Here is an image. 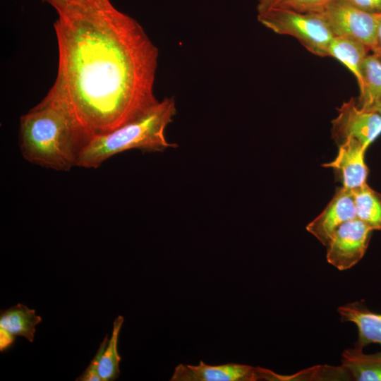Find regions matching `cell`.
<instances>
[{"instance_id": "obj_12", "label": "cell", "mask_w": 381, "mask_h": 381, "mask_svg": "<svg viewBox=\"0 0 381 381\" xmlns=\"http://www.w3.org/2000/svg\"><path fill=\"white\" fill-rule=\"evenodd\" d=\"M337 311L342 321L353 322L358 328L355 347L363 349L370 344L381 345V314L370 310L363 301L341 306Z\"/></svg>"}, {"instance_id": "obj_14", "label": "cell", "mask_w": 381, "mask_h": 381, "mask_svg": "<svg viewBox=\"0 0 381 381\" xmlns=\"http://www.w3.org/2000/svg\"><path fill=\"white\" fill-rule=\"evenodd\" d=\"M369 51L365 44L358 41L334 37L329 45L328 56L344 64L354 75L360 87L362 84L361 67Z\"/></svg>"}, {"instance_id": "obj_6", "label": "cell", "mask_w": 381, "mask_h": 381, "mask_svg": "<svg viewBox=\"0 0 381 381\" xmlns=\"http://www.w3.org/2000/svg\"><path fill=\"white\" fill-rule=\"evenodd\" d=\"M331 133L338 145L353 138L367 150L381 134V116L360 108L356 100L351 98L338 109L337 116L332 121Z\"/></svg>"}, {"instance_id": "obj_13", "label": "cell", "mask_w": 381, "mask_h": 381, "mask_svg": "<svg viewBox=\"0 0 381 381\" xmlns=\"http://www.w3.org/2000/svg\"><path fill=\"white\" fill-rule=\"evenodd\" d=\"M341 363L355 380L381 381V352L366 354L354 346L342 352Z\"/></svg>"}, {"instance_id": "obj_5", "label": "cell", "mask_w": 381, "mask_h": 381, "mask_svg": "<svg viewBox=\"0 0 381 381\" xmlns=\"http://www.w3.org/2000/svg\"><path fill=\"white\" fill-rule=\"evenodd\" d=\"M320 13L334 37L358 41L373 51L381 13L363 11L346 0H331Z\"/></svg>"}, {"instance_id": "obj_17", "label": "cell", "mask_w": 381, "mask_h": 381, "mask_svg": "<svg viewBox=\"0 0 381 381\" xmlns=\"http://www.w3.org/2000/svg\"><path fill=\"white\" fill-rule=\"evenodd\" d=\"M124 318L119 315L114 320L111 339L102 353L99 364V373L102 381H112L116 380L119 375V363L121 356L118 352L119 334L123 323Z\"/></svg>"}, {"instance_id": "obj_18", "label": "cell", "mask_w": 381, "mask_h": 381, "mask_svg": "<svg viewBox=\"0 0 381 381\" xmlns=\"http://www.w3.org/2000/svg\"><path fill=\"white\" fill-rule=\"evenodd\" d=\"M258 14L271 10L320 13L331 0H256Z\"/></svg>"}, {"instance_id": "obj_19", "label": "cell", "mask_w": 381, "mask_h": 381, "mask_svg": "<svg viewBox=\"0 0 381 381\" xmlns=\"http://www.w3.org/2000/svg\"><path fill=\"white\" fill-rule=\"evenodd\" d=\"M107 337V334L103 341L100 344L95 357L92 359L90 363L83 373L75 379L76 381H102L99 373V364L100 358L109 341Z\"/></svg>"}, {"instance_id": "obj_16", "label": "cell", "mask_w": 381, "mask_h": 381, "mask_svg": "<svg viewBox=\"0 0 381 381\" xmlns=\"http://www.w3.org/2000/svg\"><path fill=\"white\" fill-rule=\"evenodd\" d=\"M351 191L356 218L373 231L381 230V194L368 183Z\"/></svg>"}, {"instance_id": "obj_10", "label": "cell", "mask_w": 381, "mask_h": 381, "mask_svg": "<svg viewBox=\"0 0 381 381\" xmlns=\"http://www.w3.org/2000/svg\"><path fill=\"white\" fill-rule=\"evenodd\" d=\"M335 158L322 164L323 167L335 170L342 186L351 190L367 183L368 168L365 162V150L358 140L349 138L338 145Z\"/></svg>"}, {"instance_id": "obj_22", "label": "cell", "mask_w": 381, "mask_h": 381, "mask_svg": "<svg viewBox=\"0 0 381 381\" xmlns=\"http://www.w3.org/2000/svg\"><path fill=\"white\" fill-rule=\"evenodd\" d=\"M377 113L381 116V99L376 102L369 109Z\"/></svg>"}, {"instance_id": "obj_3", "label": "cell", "mask_w": 381, "mask_h": 381, "mask_svg": "<svg viewBox=\"0 0 381 381\" xmlns=\"http://www.w3.org/2000/svg\"><path fill=\"white\" fill-rule=\"evenodd\" d=\"M176 113L173 97L158 101L137 119L111 132L91 138L81 150L77 167L96 169L112 156L132 149L162 152L177 147L165 136V130Z\"/></svg>"}, {"instance_id": "obj_21", "label": "cell", "mask_w": 381, "mask_h": 381, "mask_svg": "<svg viewBox=\"0 0 381 381\" xmlns=\"http://www.w3.org/2000/svg\"><path fill=\"white\" fill-rule=\"evenodd\" d=\"M371 52L381 59V16L376 31L375 46Z\"/></svg>"}, {"instance_id": "obj_20", "label": "cell", "mask_w": 381, "mask_h": 381, "mask_svg": "<svg viewBox=\"0 0 381 381\" xmlns=\"http://www.w3.org/2000/svg\"><path fill=\"white\" fill-rule=\"evenodd\" d=\"M358 8L371 13H381V0H346Z\"/></svg>"}, {"instance_id": "obj_7", "label": "cell", "mask_w": 381, "mask_h": 381, "mask_svg": "<svg viewBox=\"0 0 381 381\" xmlns=\"http://www.w3.org/2000/svg\"><path fill=\"white\" fill-rule=\"evenodd\" d=\"M372 231L357 218L344 223L326 246L327 262L341 271L356 265L367 250Z\"/></svg>"}, {"instance_id": "obj_2", "label": "cell", "mask_w": 381, "mask_h": 381, "mask_svg": "<svg viewBox=\"0 0 381 381\" xmlns=\"http://www.w3.org/2000/svg\"><path fill=\"white\" fill-rule=\"evenodd\" d=\"M88 140L68 110L48 94L20 118L23 157L46 169L66 171L77 167Z\"/></svg>"}, {"instance_id": "obj_9", "label": "cell", "mask_w": 381, "mask_h": 381, "mask_svg": "<svg viewBox=\"0 0 381 381\" xmlns=\"http://www.w3.org/2000/svg\"><path fill=\"white\" fill-rule=\"evenodd\" d=\"M356 218L352 191L341 186L337 189L322 212L307 225L306 229L326 246L341 225Z\"/></svg>"}, {"instance_id": "obj_23", "label": "cell", "mask_w": 381, "mask_h": 381, "mask_svg": "<svg viewBox=\"0 0 381 381\" xmlns=\"http://www.w3.org/2000/svg\"><path fill=\"white\" fill-rule=\"evenodd\" d=\"M42 1H47V0H42Z\"/></svg>"}, {"instance_id": "obj_1", "label": "cell", "mask_w": 381, "mask_h": 381, "mask_svg": "<svg viewBox=\"0 0 381 381\" xmlns=\"http://www.w3.org/2000/svg\"><path fill=\"white\" fill-rule=\"evenodd\" d=\"M59 63L47 94L90 140L114 131L158 102L159 51L140 24L110 0H47Z\"/></svg>"}, {"instance_id": "obj_15", "label": "cell", "mask_w": 381, "mask_h": 381, "mask_svg": "<svg viewBox=\"0 0 381 381\" xmlns=\"http://www.w3.org/2000/svg\"><path fill=\"white\" fill-rule=\"evenodd\" d=\"M362 84L359 87L357 105L369 109L381 99V59L374 54H368L361 67Z\"/></svg>"}, {"instance_id": "obj_11", "label": "cell", "mask_w": 381, "mask_h": 381, "mask_svg": "<svg viewBox=\"0 0 381 381\" xmlns=\"http://www.w3.org/2000/svg\"><path fill=\"white\" fill-rule=\"evenodd\" d=\"M42 321L40 316L35 314L34 309H30L23 304H17L0 315V351L9 348L16 337H23L32 342L35 327Z\"/></svg>"}, {"instance_id": "obj_8", "label": "cell", "mask_w": 381, "mask_h": 381, "mask_svg": "<svg viewBox=\"0 0 381 381\" xmlns=\"http://www.w3.org/2000/svg\"><path fill=\"white\" fill-rule=\"evenodd\" d=\"M171 381H256L277 380V374L260 367L238 363L210 365L202 361L198 365L181 363Z\"/></svg>"}, {"instance_id": "obj_4", "label": "cell", "mask_w": 381, "mask_h": 381, "mask_svg": "<svg viewBox=\"0 0 381 381\" xmlns=\"http://www.w3.org/2000/svg\"><path fill=\"white\" fill-rule=\"evenodd\" d=\"M258 20L277 34L294 37L313 54L328 56L334 35L320 13L271 10L258 14Z\"/></svg>"}]
</instances>
